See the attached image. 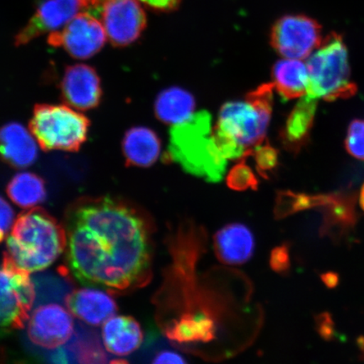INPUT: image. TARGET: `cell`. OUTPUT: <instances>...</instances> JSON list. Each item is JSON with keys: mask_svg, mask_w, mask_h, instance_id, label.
Listing matches in <instances>:
<instances>
[{"mask_svg": "<svg viewBox=\"0 0 364 364\" xmlns=\"http://www.w3.org/2000/svg\"><path fill=\"white\" fill-rule=\"evenodd\" d=\"M273 88L272 83L263 85L250 93L247 101L228 102L222 107L213 136L225 159L245 156L250 152L248 149L263 142L270 122Z\"/></svg>", "mask_w": 364, "mask_h": 364, "instance_id": "7a4b0ae2", "label": "cell"}, {"mask_svg": "<svg viewBox=\"0 0 364 364\" xmlns=\"http://www.w3.org/2000/svg\"><path fill=\"white\" fill-rule=\"evenodd\" d=\"M274 87L287 100L301 98L307 94V65L299 59L286 58L277 62L272 70Z\"/></svg>", "mask_w": 364, "mask_h": 364, "instance_id": "44dd1931", "label": "cell"}, {"mask_svg": "<svg viewBox=\"0 0 364 364\" xmlns=\"http://www.w3.org/2000/svg\"><path fill=\"white\" fill-rule=\"evenodd\" d=\"M60 90L63 101L80 111L97 108L103 95L102 81L97 70L84 63L66 67Z\"/></svg>", "mask_w": 364, "mask_h": 364, "instance_id": "4fadbf2b", "label": "cell"}, {"mask_svg": "<svg viewBox=\"0 0 364 364\" xmlns=\"http://www.w3.org/2000/svg\"><path fill=\"white\" fill-rule=\"evenodd\" d=\"M103 1L104 0H90L92 11L97 10ZM140 1L156 10L170 11L178 7L181 0H140Z\"/></svg>", "mask_w": 364, "mask_h": 364, "instance_id": "4dcf8cb0", "label": "cell"}, {"mask_svg": "<svg viewBox=\"0 0 364 364\" xmlns=\"http://www.w3.org/2000/svg\"><path fill=\"white\" fill-rule=\"evenodd\" d=\"M154 111L158 119L165 124H183L194 115L195 99L185 90L166 89L158 95Z\"/></svg>", "mask_w": 364, "mask_h": 364, "instance_id": "7402d4cb", "label": "cell"}, {"mask_svg": "<svg viewBox=\"0 0 364 364\" xmlns=\"http://www.w3.org/2000/svg\"><path fill=\"white\" fill-rule=\"evenodd\" d=\"M38 157L34 136L18 122H9L0 127V159L7 165L25 169Z\"/></svg>", "mask_w": 364, "mask_h": 364, "instance_id": "9a60e30c", "label": "cell"}, {"mask_svg": "<svg viewBox=\"0 0 364 364\" xmlns=\"http://www.w3.org/2000/svg\"><path fill=\"white\" fill-rule=\"evenodd\" d=\"M15 213L6 199L0 196V243H2L10 233Z\"/></svg>", "mask_w": 364, "mask_h": 364, "instance_id": "f1b7e54d", "label": "cell"}, {"mask_svg": "<svg viewBox=\"0 0 364 364\" xmlns=\"http://www.w3.org/2000/svg\"><path fill=\"white\" fill-rule=\"evenodd\" d=\"M322 42L321 25L306 16L281 17L271 31L272 48L285 58L299 60L306 58Z\"/></svg>", "mask_w": 364, "mask_h": 364, "instance_id": "9c48e42d", "label": "cell"}, {"mask_svg": "<svg viewBox=\"0 0 364 364\" xmlns=\"http://www.w3.org/2000/svg\"><path fill=\"white\" fill-rule=\"evenodd\" d=\"M65 304L73 316L92 326L103 325L117 312V303L112 296L97 289L74 290L67 295Z\"/></svg>", "mask_w": 364, "mask_h": 364, "instance_id": "5bb4252c", "label": "cell"}, {"mask_svg": "<svg viewBox=\"0 0 364 364\" xmlns=\"http://www.w3.org/2000/svg\"><path fill=\"white\" fill-rule=\"evenodd\" d=\"M144 335L140 324L131 316H113L104 323L102 340L107 351L125 357L139 349Z\"/></svg>", "mask_w": 364, "mask_h": 364, "instance_id": "ac0fdd59", "label": "cell"}, {"mask_svg": "<svg viewBox=\"0 0 364 364\" xmlns=\"http://www.w3.org/2000/svg\"><path fill=\"white\" fill-rule=\"evenodd\" d=\"M90 122L63 105L38 104L30 130L44 151H79L88 138Z\"/></svg>", "mask_w": 364, "mask_h": 364, "instance_id": "8992f818", "label": "cell"}, {"mask_svg": "<svg viewBox=\"0 0 364 364\" xmlns=\"http://www.w3.org/2000/svg\"><path fill=\"white\" fill-rule=\"evenodd\" d=\"M318 331L323 338L331 340L334 338L336 331L334 322L329 314L324 313L318 318Z\"/></svg>", "mask_w": 364, "mask_h": 364, "instance_id": "1f68e13d", "label": "cell"}, {"mask_svg": "<svg viewBox=\"0 0 364 364\" xmlns=\"http://www.w3.org/2000/svg\"><path fill=\"white\" fill-rule=\"evenodd\" d=\"M345 147L352 156L364 161V120L355 119L349 124Z\"/></svg>", "mask_w": 364, "mask_h": 364, "instance_id": "4316f807", "label": "cell"}, {"mask_svg": "<svg viewBox=\"0 0 364 364\" xmlns=\"http://www.w3.org/2000/svg\"><path fill=\"white\" fill-rule=\"evenodd\" d=\"M153 363H186L181 355L171 351H161L157 353L152 361Z\"/></svg>", "mask_w": 364, "mask_h": 364, "instance_id": "d6a6232c", "label": "cell"}, {"mask_svg": "<svg viewBox=\"0 0 364 364\" xmlns=\"http://www.w3.org/2000/svg\"><path fill=\"white\" fill-rule=\"evenodd\" d=\"M356 197L353 193L324 195L320 209L323 215L321 235L338 239L349 233L357 224Z\"/></svg>", "mask_w": 364, "mask_h": 364, "instance_id": "2e32d148", "label": "cell"}, {"mask_svg": "<svg viewBox=\"0 0 364 364\" xmlns=\"http://www.w3.org/2000/svg\"><path fill=\"white\" fill-rule=\"evenodd\" d=\"M360 203H361V206L364 210V185L363 186V188L361 190V193H360Z\"/></svg>", "mask_w": 364, "mask_h": 364, "instance_id": "e575fe53", "label": "cell"}, {"mask_svg": "<svg viewBox=\"0 0 364 364\" xmlns=\"http://www.w3.org/2000/svg\"><path fill=\"white\" fill-rule=\"evenodd\" d=\"M35 299V285L29 272L4 254L0 267V336L24 328Z\"/></svg>", "mask_w": 364, "mask_h": 364, "instance_id": "52a82bcc", "label": "cell"}, {"mask_svg": "<svg viewBox=\"0 0 364 364\" xmlns=\"http://www.w3.org/2000/svg\"><path fill=\"white\" fill-rule=\"evenodd\" d=\"M122 148L127 166L146 168L157 161L161 144L152 129L135 127L126 132Z\"/></svg>", "mask_w": 364, "mask_h": 364, "instance_id": "d6986e66", "label": "cell"}, {"mask_svg": "<svg viewBox=\"0 0 364 364\" xmlns=\"http://www.w3.org/2000/svg\"><path fill=\"white\" fill-rule=\"evenodd\" d=\"M72 316L61 304H40L27 321V338L34 347L51 352L50 355L66 350L76 333Z\"/></svg>", "mask_w": 364, "mask_h": 364, "instance_id": "ba28073f", "label": "cell"}, {"mask_svg": "<svg viewBox=\"0 0 364 364\" xmlns=\"http://www.w3.org/2000/svg\"><path fill=\"white\" fill-rule=\"evenodd\" d=\"M318 100L304 95L291 112L284 132L286 143L297 151L307 142L315 121Z\"/></svg>", "mask_w": 364, "mask_h": 364, "instance_id": "603a6c76", "label": "cell"}, {"mask_svg": "<svg viewBox=\"0 0 364 364\" xmlns=\"http://www.w3.org/2000/svg\"><path fill=\"white\" fill-rule=\"evenodd\" d=\"M228 186L232 190H257L258 181L256 176L245 163H240L232 169L227 177Z\"/></svg>", "mask_w": 364, "mask_h": 364, "instance_id": "484cf974", "label": "cell"}, {"mask_svg": "<svg viewBox=\"0 0 364 364\" xmlns=\"http://www.w3.org/2000/svg\"><path fill=\"white\" fill-rule=\"evenodd\" d=\"M107 36L114 47H127L139 38L147 18L138 0H104L99 6Z\"/></svg>", "mask_w": 364, "mask_h": 364, "instance_id": "8fae6325", "label": "cell"}, {"mask_svg": "<svg viewBox=\"0 0 364 364\" xmlns=\"http://www.w3.org/2000/svg\"><path fill=\"white\" fill-rule=\"evenodd\" d=\"M65 248V226L39 207L22 212L7 239V254L29 273L51 266Z\"/></svg>", "mask_w": 364, "mask_h": 364, "instance_id": "3957f363", "label": "cell"}, {"mask_svg": "<svg viewBox=\"0 0 364 364\" xmlns=\"http://www.w3.org/2000/svg\"><path fill=\"white\" fill-rule=\"evenodd\" d=\"M171 157L191 174L218 182L224 176L227 159L223 157L210 131V116L194 114L171 130Z\"/></svg>", "mask_w": 364, "mask_h": 364, "instance_id": "277c9868", "label": "cell"}, {"mask_svg": "<svg viewBox=\"0 0 364 364\" xmlns=\"http://www.w3.org/2000/svg\"><path fill=\"white\" fill-rule=\"evenodd\" d=\"M217 257L229 265H241L253 257L256 249L254 235L247 225L233 223L222 228L213 240Z\"/></svg>", "mask_w": 364, "mask_h": 364, "instance_id": "e0dca14e", "label": "cell"}, {"mask_svg": "<svg viewBox=\"0 0 364 364\" xmlns=\"http://www.w3.org/2000/svg\"><path fill=\"white\" fill-rule=\"evenodd\" d=\"M306 65L309 97L335 102L356 95L358 86L352 80L347 46L341 35L327 36Z\"/></svg>", "mask_w": 364, "mask_h": 364, "instance_id": "5b68a950", "label": "cell"}, {"mask_svg": "<svg viewBox=\"0 0 364 364\" xmlns=\"http://www.w3.org/2000/svg\"><path fill=\"white\" fill-rule=\"evenodd\" d=\"M8 197L22 208L38 206L47 198V189L42 177L31 172L18 173L9 181Z\"/></svg>", "mask_w": 364, "mask_h": 364, "instance_id": "cb8c5ba5", "label": "cell"}, {"mask_svg": "<svg viewBox=\"0 0 364 364\" xmlns=\"http://www.w3.org/2000/svg\"><path fill=\"white\" fill-rule=\"evenodd\" d=\"M256 159L259 172L266 175L267 171L273 169L277 165V153L274 149L266 145L259 148L256 151Z\"/></svg>", "mask_w": 364, "mask_h": 364, "instance_id": "83f0119b", "label": "cell"}, {"mask_svg": "<svg viewBox=\"0 0 364 364\" xmlns=\"http://www.w3.org/2000/svg\"><path fill=\"white\" fill-rule=\"evenodd\" d=\"M166 334L177 343H208L215 338L216 324L206 313H186L167 326Z\"/></svg>", "mask_w": 364, "mask_h": 364, "instance_id": "ffe728a7", "label": "cell"}, {"mask_svg": "<svg viewBox=\"0 0 364 364\" xmlns=\"http://www.w3.org/2000/svg\"><path fill=\"white\" fill-rule=\"evenodd\" d=\"M102 22L88 12H81L61 30L50 33L48 43L62 48L73 58L88 59L97 54L107 42Z\"/></svg>", "mask_w": 364, "mask_h": 364, "instance_id": "30bf717a", "label": "cell"}, {"mask_svg": "<svg viewBox=\"0 0 364 364\" xmlns=\"http://www.w3.org/2000/svg\"><path fill=\"white\" fill-rule=\"evenodd\" d=\"M66 271L81 284L112 294L147 284L151 230L146 217L114 196L81 198L67 209Z\"/></svg>", "mask_w": 364, "mask_h": 364, "instance_id": "6da1fadb", "label": "cell"}, {"mask_svg": "<svg viewBox=\"0 0 364 364\" xmlns=\"http://www.w3.org/2000/svg\"><path fill=\"white\" fill-rule=\"evenodd\" d=\"M270 265L272 269L277 272H284L289 269V249L286 245L277 247L272 250L270 257Z\"/></svg>", "mask_w": 364, "mask_h": 364, "instance_id": "f546056e", "label": "cell"}, {"mask_svg": "<svg viewBox=\"0 0 364 364\" xmlns=\"http://www.w3.org/2000/svg\"><path fill=\"white\" fill-rule=\"evenodd\" d=\"M91 10L90 0H44L16 36L15 45L21 47L40 36L61 30L78 14Z\"/></svg>", "mask_w": 364, "mask_h": 364, "instance_id": "7c38bea8", "label": "cell"}, {"mask_svg": "<svg viewBox=\"0 0 364 364\" xmlns=\"http://www.w3.org/2000/svg\"><path fill=\"white\" fill-rule=\"evenodd\" d=\"M321 279L329 289H333L339 283V277L338 273L328 272L321 275Z\"/></svg>", "mask_w": 364, "mask_h": 364, "instance_id": "836d02e7", "label": "cell"}, {"mask_svg": "<svg viewBox=\"0 0 364 364\" xmlns=\"http://www.w3.org/2000/svg\"><path fill=\"white\" fill-rule=\"evenodd\" d=\"M66 350L72 363H101L107 361L97 336L88 332H77Z\"/></svg>", "mask_w": 364, "mask_h": 364, "instance_id": "d4e9b609", "label": "cell"}]
</instances>
